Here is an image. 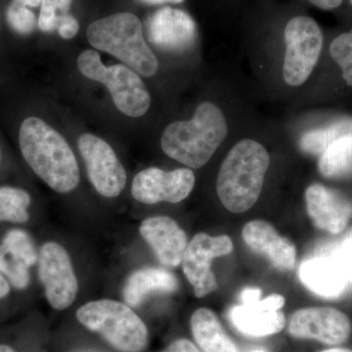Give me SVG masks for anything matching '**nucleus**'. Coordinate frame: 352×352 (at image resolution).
I'll list each match as a JSON object with an SVG mask.
<instances>
[{"label": "nucleus", "instance_id": "29", "mask_svg": "<svg viewBox=\"0 0 352 352\" xmlns=\"http://www.w3.org/2000/svg\"><path fill=\"white\" fill-rule=\"evenodd\" d=\"M326 254L332 256L340 264L349 280V283H352V227Z\"/></svg>", "mask_w": 352, "mask_h": 352}, {"label": "nucleus", "instance_id": "16", "mask_svg": "<svg viewBox=\"0 0 352 352\" xmlns=\"http://www.w3.org/2000/svg\"><path fill=\"white\" fill-rule=\"evenodd\" d=\"M139 231L163 265L176 267L182 263L188 241L175 220L168 217H150L142 222Z\"/></svg>", "mask_w": 352, "mask_h": 352}, {"label": "nucleus", "instance_id": "38", "mask_svg": "<svg viewBox=\"0 0 352 352\" xmlns=\"http://www.w3.org/2000/svg\"><path fill=\"white\" fill-rule=\"evenodd\" d=\"M252 352H267V351H264V349H256V351H254Z\"/></svg>", "mask_w": 352, "mask_h": 352}, {"label": "nucleus", "instance_id": "39", "mask_svg": "<svg viewBox=\"0 0 352 352\" xmlns=\"http://www.w3.org/2000/svg\"><path fill=\"white\" fill-rule=\"evenodd\" d=\"M0 161H1V149H0Z\"/></svg>", "mask_w": 352, "mask_h": 352}, {"label": "nucleus", "instance_id": "14", "mask_svg": "<svg viewBox=\"0 0 352 352\" xmlns=\"http://www.w3.org/2000/svg\"><path fill=\"white\" fill-rule=\"evenodd\" d=\"M150 43L168 52L190 50L198 38L193 18L180 9L164 7L156 11L147 23Z\"/></svg>", "mask_w": 352, "mask_h": 352}, {"label": "nucleus", "instance_id": "28", "mask_svg": "<svg viewBox=\"0 0 352 352\" xmlns=\"http://www.w3.org/2000/svg\"><path fill=\"white\" fill-rule=\"evenodd\" d=\"M6 19L11 29L19 34L27 36L32 34L36 27V18L29 7L22 6L17 2H11L7 8Z\"/></svg>", "mask_w": 352, "mask_h": 352}, {"label": "nucleus", "instance_id": "13", "mask_svg": "<svg viewBox=\"0 0 352 352\" xmlns=\"http://www.w3.org/2000/svg\"><path fill=\"white\" fill-rule=\"evenodd\" d=\"M195 185V175L189 168L166 171L149 168L134 177L131 195L143 204L179 203L190 195Z\"/></svg>", "mask_w": 352, "mask_h": 352}, {"label": "nucleus", "instance_id": "25", "mask_svg": "<svg viewBox=\"0 0 352 352\" xmlns=\"http://www.w3.org/2000/svg\"><path fill=\"white\" fill-rule=\"evenodd\" d=\"M29 266L16 258L3 245L0 244V273L7 278L14 288L24 289L30 284Z\"/></svg>", "mask_w": 352, "mask_h": 352}, {"label": "nucleus", "instance_id": "18", "mask_svg": "<svg viewBox=\"0 0 352 352\" xmlns=\"http://www.w3.org/2000/svg\"><path fill=\"white\" fill-rule=\"evenodd\" d=\"M298 277L309 291L325 298H339L349 285L340 264L328 254L303 261L298 270Z\"/></svg>", "mask_w": 352, "mask_h": 352}, {"label": "nucleus", "instance_id": "27", "mask_svg": "<svg viewBox=\"0 0 352 352\" xmlns=\"http://www.w3.org/2000/svg\"><path fill=\"white\" fill-rule=\"evenodd\" d=\"M73 0H43L38 17L41 32H52L57 30L60 21L68 15Z\"/></svg>", "mask_w": 352, "mask_h": 352}, {"label": "nucleus", "instance_id": "2", "mask_svg": "<svg viewBox=\"0 0 352 352\" xmlns=\"http://www.w3.org/2000/svg\"><path fill=\"white\" fill-rule=\"evenodd\" d=\"M270 157L264 146L244 139L227 154L217 175L219 200L233 214L247 212L256 203L263 190Z\"/></svg>", "mask_w": 352, "mask_h": 352}, {"label": "nucleus", "instance_id": "19", "mask_svg": "<svg viewBox=\"0 0 352 352\" xmlns=\"http://www.w3.org/2000/svg\"><path fill=\"white\" fill-rule=\"evenodd\" d=\"M194 340L204 352H238L237 346L227 335L214 311L199 308L191 317Z\"/></svg>", "mask_w": 352, "mask_h": 352}, {"label": "nucleus", "instance_id": "10", "mask_svg": "<svg viewBox=\"0 0 352 352\" xmlns=\"http://www.w3.org/2000/svg\"><path fill=\"white\" fill-rule=\"evenodd\" d=\"M39 279L51 307L64 310L71 307L78 294V280L68 252L55 242L46 243L39 252Z\"/></svg>", "mask_w": 352, "mask_h": 352}, {"label": "nucleus", "instance_id": "35", "mask_svg": "<svg viewBox=\"0 0 352 352\" xmlns=\"http://www.w3.org/2000/svg\"><path fill=\"white\" fill-rule=\"evenodd\" d=\"M13 1L25 7H32V8L41 6V3H43V0H13Z\"/></svg>", "mask_w": 352, "mask_h": 352}, {"label": "nucleus", "instance_id": "1", "mask_svg": "<svg viewBox=\"0 0 352 352\" xmlns=\"http://www.w3.org/2000/svg\"><path fill=\"white\" fill-rule=\"evenodd\" d=\"M20 149L34 173L58 193H69L80 183L75 154L66 139L44 120L30 117L22 122Z\"/></svg>", "mask_w": 352, "mask_h": 352}, {"label": "nucleus", "instance_id": "37", "mask_svg": "<svg viewBox=\"0 0 352 352\" xmlns=\"http://www.w3.org/2000/svg\"><path fill=\"white\" fill-rule=\"evenodd\" d=\"M0 352H17L8 344H0Z\"/></svg>", "mask_w": 352, "mask_h": 352}, {"label": "nucleus", "instance_id": "5", "mask_svg": "<svg viewBox=\"0 0 352 352\" xmlns=\"http://www.w3.org/2000/svg\"><path fill=\"white\" fill-rule=\"evenodd\" d=\"M76 318L83 326L99 333L120 352H142L149 340L144 322L124 303L111 300H95L82 305Z\"/></svg>", "mask_w": 352, "mask_h": 352}, {"label": "nucleus", "instance_id": "21", "mask_svg": "<svg viewBox=\"0 0 352 352\" xmlns=\"http://www.w3.org/2000/svg\"><path fill=\"white\" fill-rule=\"evenodd\" d=\"M318 168L327 178L352 177V133L329 146L319 159Z\"/></svg>", "mask_w": 352, "mask_h": 352}, {"label": "nucleus", "instance_id": "6", "mask_svg": "<svg viewBox=\"0 0 352 352\" xmlns=\"http://www.w3.org/2000/svg\"><path fill=\"white\" fill-rule=\"evenodd\" d=\"M78 68L85 78L103 83L118 110L132 118L142 117L149 110L151 96L135 71L117 64L106 67L94 50H85L78 58Z\"/></svg>", "mask_w": 352, "mask_h": 352}, {"label": "nucleus", "instance_id": "26", "mask_svg": "<svg viewBox=\"0 0 352 352\" xmlns=\"http://www.w3.org/2000/svg\"><path fill=\"white\" fill-rule=\"evenodd\" d=\"M330 53L333 61L342 69V78L352 87V30L333 39Z\"/></svg>", "mask_w": 352, "mask_h": 352}, {"label": "nucleus", "instance_id": "24", "mask_svg": "<svg viewBox=\"0 0 352 352\" xmlns=\"http://www.w3.org/2000/svg\"><path fill=\"white\" fill-rule=\"evenodd\" d=\"M2 245L16 258L24 261L29 267L38 259V252L31 236L22 229H12L4 236Z\"/></svg>", "mask_w": 352, "mask_h": 352}, {"label": "nucleus", "instance_id": "23", "mask_svg": "<svg viewBox=\"0 0 352 352\" xmlns=\"http://www.w3.org/2000/svg\"><path fill=\"white\" fill-rule=\"evenodd\" d=\"M31 201V196L25 190L0 187V222L25 223L29 220L28 208Z\"/></svg>", "mask_w": 352, "mask_h": 352}, {"label": "nucleus", "instance_id": "31", "mask_svg": "<svg viewBox=\"0 0 352 352\" xmlns=\"http://www.w3.org/2000/svg\"><path fill=\"white\" fill-rule=\"evenodd\" d=\"M162 352H201L200 349H198L193 344V342H190L189 340L186 339H179L176 340L175 342H171L170 346L166 347L164 351Z\"/></svg>", "mask_w": 352, "mask_h": 352}, {"label": "nucleus", "instance_id": "33", "mask_svg": "<svg viewBox=\"0 0 352 352\" xmlns=\"http://www.w3.org/2000/svg\"><path fill=\"white\" fill-rule=\"evenodd\" d=\"M10 293V285L6 277L0 273V300L6 298Z\"/></svg>", "mask_w": 352, "mask_h": 352}, {"label": "nucleus", "instance_id": "30", "mask_svg": "<svg viewBox=\"0 0 352 352\" xmlns=\"http://www.w3.org/2000/svg\"><path fill=\"white\" fill-rule=\"evenodd\" d=\"M78 30H80V25L78 20L71 14L65 16L63 19L60 21L57 28L58 34L64 39L73 38L78 34Z\"/></svg>", "mask_w": 352, "mask_h": 352}, {"label": "nucleus", "instance_id": "12", "mask_svg": "<svg viewBox=\"0 0 352 352\" xmlns=\"http://www.w3.org/2000/svg\"><path fill=\"white\" fill-rule=\"evenodd\" d=\"M288 331L296 339L314 340L336 346L349 340L352 326L347 315L336 308L307 307L292 315Z\"/></svg>", "mask_w": 352, "mask_h": 352}, {"label": "nucleus", "instance_id": "36", "mask_svg": "<svg viewBox=\"0 0 352 352\" xmlns=\"http://www.w3.org/2000/svg\"><path fill=\"white\" fill-rule=\"evenodd\" d=\"M320 352H352L351 349H344V347H333V349H325Z\"/></svg>", "mask_w": 352, "mask_h": 352}, {"label": "nucleus", "instance_id": "4", "mask_svg": "<svg viewBox=\"0 0 352 352\" xmlns=\"http://www.w3.org/2000/svg\"><path fill=\"white\" fill-rule=\"evenodd\" d=\"M88 43L105 51L141 76L156 75L159 63L143 36L138 16L124 12L113 14L91 23L88 27Z\"/></svg>", "mask_w": 352, "mask_h": 352}, {"label": "nucleus", "instance_id": "17", "mask_svg": "<svg viewBox=\"0 0 352 352\" xmlns=\"http://www.w3.org/2000/svg\"><path fill=\"white\" fill-rule=\"evenodd\" d=\"M243 239L254 252L267 256L278 270H291L295 267V245L280 235L276 229L267 222L254 220L245 224L243 229Z\"/></svg>", "mask_w": 352, "mask_h": 352}, {"label": "nucleus", "instance_id": "32", "mask_svg": "<svg viewBox=\"0 0 352 352\" xmlns=\"http://www.w3.org/2000/svg\"><path fill=\"white\" fill-rule=\"evenodd\" d=\"M312 6L317 7V8L322 9V10H333V9L338 8L342 3L344 0H307ZM352 6V0H349Z\"/></svg>", "mask_w": 352, "mask_h": 352}, {"label": "nucleus", "instance_id": "34", "mask_svg": "<svg viewBox=\"0 0 352 352\" xmlns=\"http://www.w3.org/2000/svg\"><path fill=\"white\" fill-rule=\"evenodd\" d=\"M139 1L149 6H159L164 3H182L184 0H139Z\"/></svg>", "mask_w": 352, "mask_h": 352}, {"label": "nucleus", "instance_id": "3", "mask_svg": "<svg viewBox=\"0 0 352 352\" xmlns=\"http://www.w3.org/2000/svg\"><path fill=\"white\" fill-rule=\"evenodd\" d=\"M227 133L222 111L214 103L204 102L192 120L166 126L162 135V149L171 159L189 168H200L214 156Z\"/></svg>", "mask_w": 352, "mask_h": 352}, {"label": "nucleus", "instance_id": "11", "mask_svg": "<svg viewBox=\"0 0 352 352\" xmlns=\"http://www.w3.org/2000/svg\"><path fill=\"white\" fill-rule=\"evenodd\" d=\"M232 251V241L227 235L212 237L206 233H199L194 236L187 245L182 264L183 272L193 286L197 298H204L217 289L212 261Z\"/></svg>", "mask_w": 352, "mask_h": 352}, {"label": "nucleus", "instance_id": "8", "mask_svg": "<svg viewBox=\"0 0 352 352\" xmlns=\"http://www.w3.org/2000/svg\"><path fill=\"white\" fill-rule=\"evenodd\" d=\"M261 289L245 288L241 294L242 305L229 310V319L240 333L254 338H263L283 331L286 317L281 311L283 296L273 294L261 300Z\"/></svg>", "mask_w": 352, "mask_h": 352}, {"label": "nucleus", "instance_id": "22", "mask_svg": "<svg viewBox=\"0 0 352 352\" xmlns=\"http://www.w3.org/2000/svg\"><path fill=\"white\" fill-rule=\"evenodd\" d=\"M352 133V120H340L332 126L314 129L303 134L300 149L307 154L321 156L337 139Z\"/></svg>", "mask_w": 352, "mask_h": 352}, {"label": "nucleus", "instance_id": "15", "mask_svg": "<svg viewBox=\"0 0 352 352\" xmlns=\"http://www.w3.org/2000/svg\"><path fill=\"white\" fill-rule=\"evenodd\" d=\"M307 214L314 226L331 234H340L352 217V203L335 190L321 184L305 191Z\"/></svg>", "mask_w": 352, "mask_h": 352}, {"label": "nucleus", "instance_id": "20", "mask_svg": "<svg viewBox=\"0 0 352 352\" xmlns=\"http://www.w3.org/2000/svg\"><path fill=\"white\" fill-rule=\"evenodd\" d=\"M177 289V279L168 271L160 268H143L127 279L124 288V298L127 305L138 307L152 292L173 293Z\"/></svg>", "mask_w": 352, "mask_h": 352}, {"label": "nucleus", "instance_id": "7", "mask_svg": "<svg viewBox=\"0 0 352 352\" xmlns=\"http://www.w3.org/2000/svg\"><path fill=\"white\" fill-rule=\"evenodd\" d=\"M286 55L283 65L285 82L300 87L311 75L323 47V34L314 19L298 16L285 28Z\"/></svg>", "mask_w": 352, "mask_h": 352}, {"label": "nucleus", "instance_id": "9", "mask_svg": "<svg viewBox=\"0 0 352 352\" xmlns=\"http://www.w3.org/2000/svg\"><path fill=\"white\" fill-rule=\"evenodd\" d=\"M78 149L87 166L88 178L96 191L105 198H115L126 184V173L113 148L94 134H82Z\"/></svg>", "mask_w": 352, "mask_h": 352}]
</instances>
